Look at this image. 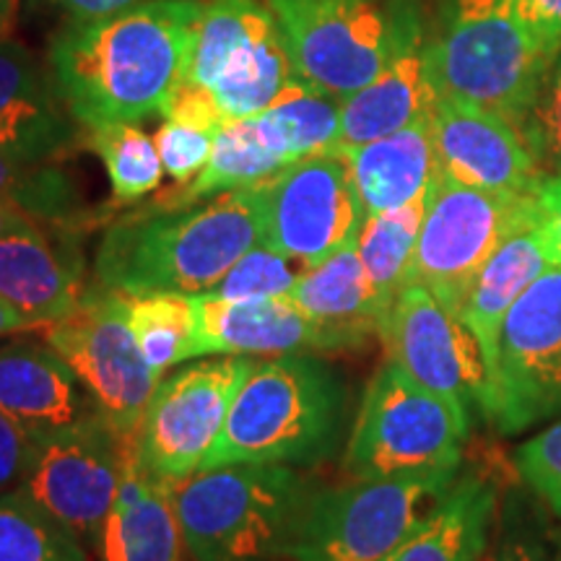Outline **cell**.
<instances>
[{"label":"cell","mask_w":561,"mask_h":561,"mask_svg":"<svg viewBox=\"0 0 561 561\" xmlns=\"http://www.w3.org/2000/svg\"><path fill=\"white\" fill-rule=\"evenodd\" d=\"M39 333L73 369L96 411L117 432H136L161 377L140 356L123 294L87 286L76 310Z\"/></svg>","instance_id":"cell-10"},{"label":"cell","mask_w":561,"mask_h":561,"mask_svg":"<svg viewBox=\"0 0 561 561\" xmlns=\"http://www.w3.org/2000/svg\"><path fill=\"white\" fill-rule=\"evenodd\" d=\"M496 510V489L481 476H466L442 507L382 561H481Z\"/></svg>","instance_id":"cell-28"},{"label":"cell","mask_w":561,"mask_h":561,"mask_svg":"<svg viewBox=\"0 0 561 561\" xmlns=\"http://www.w3.org/2000/svg\"><path fill=\"white\" fill-rule=\"evenodd\" d=\"M390 53L375 81L341 102L335 153H348L432 115L439 94L430 68V32L419 0H390Z\"/></svg>","instance_id":"cell-17"},{"label":"cell","mask_w":561,"mask_h":561,"mask_svg":"<svg viewBox=\"0 0 561 561\" xmlns=\"http://www.w3.org/2000/svg\"><path fill=\"white\" fill-rule=\"evenodd\" d=\"M471 416L388 362L364 392L343 471L351 479L458 473Z\"/></svg>","instance_id":"cell-6"},{"label":"cell","mask_w":561,"mask_h":561,"mask_svg":"<svg viewBox=\"0 0 561 561\" xmlns=\"http://www.w3.org/2000/svg\"><path fill=\"white\" fill-rule=\"evenodd\" d=\"M50 3L70 21V24H79V21L102 19L110 16V13L125 11L130 9V5L144 3V0H50Z\"/></svg>","instance_id":"cell-42"},{"label":"cell","mask_w":561,"mask_h":561,"mask_svg":"<svg viewBox=\"0 0 561 561\" xmlns=\"http://www.w3.org/2000/svg\"><path fill=\"white\" fill-rule=\"evenodd\" d=\"M21 0H0V37H9L19 16Z\"/></svg>","instance_id":"cell-46"},{"label":"cell","mask_w":561,"mask_h":561,"mask_svg":"<svg viewBox=\"0 0 561 561\" xmlns=\"http://www.w3.org/2000/svg\"><path fill=\"white\" fill-rule=\"evenodd\" d=\"M26 331H37V328H34L24 314H19L13 307H9L0 299V339H3V335H16Z\"/></svg>","instance_id":"cell-45"},{"label":"cell","mask_w":561,"mask_h":561,"mask_svg":"<svg viewBox=\"0 0 561 561\" xmlns=\"http://www.w3.org/2000/svg\"><path fill=\"white\" fill-rule=\"evenodd\" d=\"M289 50L294 76L346 100L375 81L390 53V0H265Z\"/></svg>","instance_id":"cell-12"},{"label":"cell","mask_w":561,"mask_h":561,"mask_svg":"<svg viewBox=\"0 0 561 561\" xmlns=\"http://www.w3.org/2000/svg\"><path fill=\"white\" fill-rule=\"evenodd\" d=\"M458 473L354 479L307 500L291 561H382L442 507Z\"/></svg>","instance_id":"cell-7"},{"label":"cell","mask_w":561,"mask_h":561,"mask_svg":"<svg viewBox=\"0 0 561 561\" xmlns=\"http://www.w3.org/2000/svg\"><path fill=\"white\" fill-rule=\"evenodd\" d=\"M280 149L294 161L335 153L341 133V100L301 83L297 76L284 94L263 110Z\"/></svg>","instance_id":"cell-32"},{"label":"cell","mask_w":561,"mask_h":561,"mask_svg":"<svg viewBox=\"0 0 561 561\" xmlns=\"http://www.w3.org/2000/svg\"><path fill=\"white\" fill-rule=\"evenodd\" d=\"M553 265H559L557 255H553L549 234L543 229L541 210L536 206L528 219L517 224L507 240L494 250V255L483 263L460 312V320L471 328V333L481 343L489 371L504 314L533 280L543 276Z\"/></svg>","instance_id":"cell-25"},{"label":"cell","mask_w":561,"mask_h":561,"mask_svg":"<svg viewBox=\"0 0 561 561\" xmlns=\"http://www.w3.org/2000/svg\"><path fill=\"white\" fill-rule=\"evenodd\" d=\"M380 339L388 359L411 380L447 398L468 416L473 409L486 416L491 382L481 343L426 286H403L392 299Z\"/></svg>","instance_id":"cell-15"},{"label":"cell","mask_w":561,"mask_h":561,"mask_svg":"<svg viewBox=\"0 0 561 561\" xmlns=\"http://www.w3.org/2000/svg\"><path fill=\"white\" fill-rule=\"evenodd\" d=\"M198 0H144L68 24L50 42V73L83 130L164 115L191 58Z\"/></svg>","instance_id":"cell-1"},{"label":"cell","mask_w":561,"mask_h":561,"mask_svg":"<svg viewBox=\"0 0 561 561\" xmlns=\"http://www.w3.org/2000/svg\"><path fill=\"white\" fill-rule=\"evenodd\" d=\"M359 193L364 216L409 206L430 193L437 178V153L432 138V115L343 153Z\"/></svg>","instance_id":"cell-26"},{"label":"cell","mask_w":561,"mask_h":561,"mask_svg":"<svg viewBox=\"0 0 561 561\" xmlns=\"http://www.w3.org/2000/svg\"><path fill=\"white\" fill-rule=\"evenodd\" d=\"M439 174L489 193L536 195L546 172L525 133L496 112L439 96L432 110Z\"/></svg>","instance_id":"cell-18"},{"label":"cell","mask_w":561,"mask_h":561,"mask_svg":"<svg viewBox=\"0 0 561 561\" xmlns=\"http://www.w3.org/2000/svg\"><path fill=\"white\" fill-rule=\"evenodd\" d=\"M341 421L343 385L328 364L310 354L252 359L206 468L310 466L333 453Z\"/></svg>","instance_id":"cell-4"},{"label":"cell","mask_w":561,"mask_h":561,"mask_svg":"<svg viewBox=\"0 0 561 561\" xmlns=\"http://www.w3.org/2000/svg\"><path fill=\"white\" fill-rule=\"evenodd\" d=\"M130 439L133 432H117L100 411L91 413L37 439L16 491L91 551L121 491Z\"/></svg>","instance_id":"cell-11"},{"label":"cell","mask_w":561,"mask_h":561,"mask_svg":"<svg viewBox=\"0 0 561 561\" xmlns=\"http://www.w3.org/2000/svg\"><path fill=\"white\" fill-rule=\"evenodd\" d=\"M0 201L24 208L58 234H73L83 216L73 180L58 161H24L5 151H0Z\"/></svg>","instance_id":"cell-31"},{"label":"cell","mask_w":561,"mask_h":561,"mask_svg":"<svg viewBox=\"0 0 561 561\" xmlns=\"http://www.w3.org/2000/svg\"><path fill=\"white\" fill-rule=\"evenodd\" d=\"M314 483L284 462H231L174 483L193 561H291Z\"/></svg>","instance_id":"cell-3"},{"label":"cell","mask_w":561,"mask_h":561,"mask_svg":"<svg viewBox=\"0 0 561 561\" xmlns=\"http://www.w3.org/2000/svg\"><path fill=\"white\" fill-rule=\"evenodd\" d=\"M424 210L426 195H421L409 206L364 216L356 234V252L385 310H390L392 299L409 284Z\"/></svg>","instance_id":"cell-29"},{"label":"cell","mask_w":561,"mask_h":561,"mask_svg":"<svg viewBox=\"0 0 561 561\" xmlns=\"http://www.w3.org/2000/svg\"><path fill=\"white\" fill-rule=\"evenodd\" d=\"M0 561H91L70 533L16 489L0 494Z\"/></svg>","instance_id":"cell-34"},{"label":"cell","mask_w":561,"mask_h":561,"mask_svg":"<svg viewBox=\"0 0 561 561\" xmlns=\"http://www.w3.org/2000/svg\"><path fill=\"white\" fill-rule=\"evenodd\" d=\"M294 81L278 21L261 0H208L195 21L185 87L210 96L224 121L261 115Z\"/></svg>","instance_id":"cell-8"},{"label":"cell","mask_w":561,"mask_h":561,"mask_svg":"<svg viewBox=\"0 0 561 561\" xmlns=\"http://www.w3.org/2000/svg\"><path fill=\"white\" fill-rule=\"evenodd\" d=\"M73 237L47 229L0 237V299L37 331L73 312L87 291Z\"/></svg>","instance_id":"cell-21"},{"label":"cell","mask_w":561,"mask_h":561,"mask_svg":"<svg viewBox=\"0 0 561 561\" xmlns=\"http://www.w3.org/2000/svg\"><path fill=\"white\" fill-rule=\"evenodd\" d=\"M551 60L533 39L520 0H442L430 34L439 96L496 112L523 130Z\"/></svg>","instance_id":"cell-5"},{"label":"cell","mask_w":561,"mask_h":561,"mask_svg":"<svg viewBox=\"0 0 561 561\" xmlns=\"http://www.w3.org/2000/svg\"><path fill=\"white\" fill-rule=\"evenodd\" d=\"M523 479L561 517V419L517 450Z\"/></svg>","instance_id":"cell-38"},{"label":"cell","mask_w":561,"mask_h":561,"mask_svg":"<svg viewBox=\"0 0 561 561\" xmlns=\"http://www.w3.org/2000/svg\"><path fill=\"white\" fill-rule=\"evenodd\" d=\"M185 538L174 510V483L140 466L133 432L123 483L104 517L91 561H185Z\"/></svg>","instance_id":"cell-22"},{"label":"cell","mask_w":561,"mask_h":561,"mask_svg":"<svg viewBox=\"0 0 561 561\" xmlns=\"http://www.w3.org/2000/svg\"><path fill=\"white\" fill-rule=\"evenodd\" d=\"M265 244L318 265L356 242L364 208L343 153L294 161L261 185Z\"/></svg>","instance_id":"cell-16"},{"label":"cell","mask_w":561,"mask_h":561,"mask_svg":"<svg viewBox=\"0 0 561 561\" xmlns=\"http://www.w3.org/2000/svg\"><path fill=\"white\" fill-rule=\"evenodd\" d=\"M520 9L533 39L553 58L561 47V0H520Z\"/></svg>","instance_id":"cell-40"},{"label":"cell","mask_w":561,"mask_h":561,"mask_svg":"<svg viewBox=\"0 0 561 561\" xmlns=\"http://www.w3.org/2000/svg\"><path fill=\"white\" fill-rule=\"evenodd\" d=\"M318 351L312 322L291 299L193 297V359L284 356Z\"/></svg>","instance_id":"cell-20"},{"label":"cell","mask_w":561,"mask_h":561,"mask_svg":"<svg viewBox=\"0 0 561 561\" xmlns=\"http://www.w3.org/2000/svg\"><path fill=\"white\" fill-rule=\"evenodd\" d=\"M291 301L312 322L318 351L362 346L371 335H380L388 318L356 242L312 265L294 289Z\"/></svg>","instance_id":"cell-24"},{"label":"cell","mask_w":561,"mask_h":561,"mask_svg":"<svg viewBox=\"0 0 561 561\" xmlns=\"http://www.w3.org/2000/svg\"><path fill=\"white\" fill-rule=\"evenodd\" d=\"M491 561H551L549 553L538 541L525 536H510L504 538L500 551Z\"/></svg>","instance_id":"cell-43"},{"label":"cell","mask_w":561,"mask_h":561,"mask_svg":"<svg viewBox=\"0 0 561 561\" xmlns=\"http://www.w3.org/2000/svg\"><path fill=\"white\" fill-rule=\"evenodd\" d=\"M70 117L50 66L30 47L0 37V151L24 161H58L76 146Z\"/></svg>","instance_id":"cell-19"},{"label":"cell","mask_w":561,"mask_h":561,"mask_svg":"<svg viewBox=\"0 0 561 561\" xmlns=\"http://www.w3.org/2000/svg\"><path fill=\"white\" fill-rule=\"evenodd\" d=\"M536 201L551 250L557 255V263L561 265V170L546 174V180L536 193Z\"/></svg>","instance_id":"cell-41"},{"label":"cell","mask_w":561,"mask_h":561,"mask_svg":"<svg viewBox=\"0 0 561 561\" xmlns=\"http://www.w3.org/2000/svg\"><path fill=\"white\" fill-rule=\"evenodd\" d=\"M312 265L261 242L237 261L214 289L221 299H291L294 289Z\"/></svg>","instance_id":"cell-35"},{"label":"cell","mask_w":561,"mask_h":561,"mask_svg":"<svg viewBox=\"0 0 561 561\" xmlns=\"http://www.w3.org/2000/svg\"><path fill=\"white\" fill-rule=\"evenodd\" d=\"M250 364V356H206L161 377L136 430L140 466L172 483L203 471Z\"/></svg>","instance_id":"cell-14"},{"label":"cell","mask_w":561,"mask_h":561,"mask_svg":"<svg viewBox=\"0 0 561 561\" xmlns=\"http://www.w3.org/2000/svg\"><path fill=\"white\" fill-rule=\"evenodd\" d=\"M523 133L546 174L561 170V47L546 70Z\"/></svg>","instance_id":"cell-36"},{"label":"cell","mask_w":561,"mask_h":561,"mask_svg":"<svg viewBox=\"0 0 561 561\" xmlns=\"http://www.w3.org/2000/svg\"><path fill=\"white\" fill-rule=\"evenodd\" d=\"M214 136L216 130L180 121H164L157 130L153 140H157L161 167H164V174L172 178L174 187L191 185L206 170L210 149H214Z\"/></svg>","instance_id":"cell-37"},{"label":"cell","mask_w":561,"mask_h":561,"mask_svg":"<svg viewBox=\"0 0 561 561\" xmlns=\"http://www.w3.org/2000/svg\"><path fill=\"white\" fill-rule=\"evenodd\" d=\"M87 133L91 151L102 159L117 203H136L159 191L164 167H161L157 140L140 130L138 123L102 125Z\"/></svg>","instance_id":"cell-33"},{"label":"cell","mask_w":561,"mask_h":561,"mask_svg":"<svg viewBox=\"0 0 561 561\" xmlns=\"http://www.w3.org/2000/svg\"><path fill=\"white\" fill-rule=\"evenodd\" d=\"M289 167L263 115L227 121L216 130L210 159L198 178L185 187H172L157 206L182 208L216 198L221 193L263 185Z\"/></svg>","instance_id":"cell-27"},{"label":"cell","mask_w":561,"mask_h":561,"mask_svg":"<svg viewBox=\"0 0 561 561\" xmlns=\"http://www.w3.org/2000/svg\"><path fill=\"white\" fill-rule=\"evenodd\" d=\"M489 382L486 416L502 432L561 413V265L533 280L504 314Z\"/></svg>","instance_id":"cell-13"},{"label":"cell","mask_w":561,"mask_h":561,"mask_svg":"<svg viewBox=\"0 0 561 561\" xmlns=\"http://www.w3.org/2000/svg\"><path fill=\"white\" fill-rule=\"evenodd\" d=\"M37 439L9 413L0 411V494L19 489L24 481Z\"/></svg>","instance_id":"cell-39"},{"label":"cell","mask_w":561,"mask_h":561,"mask_svg":"<svg viewBox=\"0 0 561 561\" xmlns=\"http://www.w3.org/2000/svg\"><path fill=\"white\" fill-rule=\"evenodd\" d=\"M37 229H45V227H42L37 219H32L24 208L13 206L9 201H0V237L21 234V231H37Z\"/></svg>","instance_id":"cell-44"},{"label":"cell","mask_w":561,"mask_h":561,"mask_svg":"<svg viewBox=\"0 0 561 561\" xmlns=\"http://www.w3.org/2000/svg\"><path fill=\"white\" fill-rule=\"evenodd\" d=\"M123 301L140 356L159 377L193 359V297L146 291L123 294Z\"/></svg>","instance_id":"cell-30"},{"label":"cell","mask_w":561,"mask_h":561,"mask_svg":"<svg viewBox=\"0 0 561 561\" xmlns=\"http://www.w3.org/2000/svg\"><path fill=\"white\" fill-rule=\"evenodd\" d=\"M0 411L39 439L79 424L96 405L45 341H13L0 346Z\"/></svg>","instance_id":"cell-23"},{"label":"cell","mask_w":561,"mask_h":561,"mask_svg":"<svg viewBox=\"0 0 561 561\" xmlns=\"http://www.w3.org/2000/svg\"><path fill=\"white\" fill-rule=\"evenodd\" d=\"M536 206V195L479 191L437 172L426 193L409 284L426 286L460 318L483 263Z\"/></svg>","instance_id":"cell-9"},{"label":"cell","mask_w":561,"mask_h":561,"mask_svg":"<svg viewBox=\"0 0 561 561\" xmlns=\"http://www.w3.org/2000/svg\"><path fill=\"white\" fill-rule=\"evenodd\" d=\"M265 240L261 185L182 208L153 203L117 219L96 248L94 276L121 294H206Z\"/></svg>","instance_id":"cell-2"}]
</instances>
